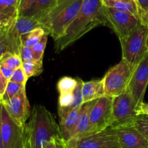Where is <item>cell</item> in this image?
Masks as SVG:
<instances>
[{
	"mask_svg": "<svg viewBox=\"0 0 148 148\" xmlns=\"http://www.w3.org/2000/svg\"><path fill=\"white\" fill-rule=\"evenodd\" d=\"M68 148H121L113 128L66 142Z\"/></svg>",
	"mask_w": 148,
	"mask_h": 148,
	"instance_id": "ba28073f",
	"label": "cell"
},
{
	"mask_svg": "<svg viewBox=\"0 0 148 148\" xmlns=\"http://www.w3.org/2000/svg\"><path fill=\"white\" fill-rule=\"evenodd\" d=\"M104 15L106 17L108 24L119 37V41H122L140 23L139 19L129 12H123L113 8H102Z\"/></svg>",
	"mask_w": 148,
	"mask_h": 148,
	"instance_id": "9c48e42d",
	"label": "cell"
},
{
	"mask_svg": "<svg viewBox=\"0 0 148 148\" xmlns=\"http://www.w3.org/2000/svg\"><path fill=\"white\" fill-rule=\"evenodd\" d=\"M147 47L148 49V36H147Z\"/></svg>",
	"mask_w": 148,
	"mask_h": 148,
	"instance_id": "ab89813d",
	"label": "cell"
},
{
	"mask_svg": "<svg viewBox=\"0 0 148 148\" xmlns=\"http://www.w3.org/2000/svg\"><path fill=\"white\" fill-rule=\"evenodd\" d=\"M139 8V13L145 12L148 10V0H136Z\"/></svg>",
	"mask_w": 148,
	"mask_h": 148,
	"instance_id": "836d02e7",
	"label": "cell"
},
{
	"mask_svg": "<svg viewBox=\"0 0 148 148\" xmlns=\"http://www.w3.org/2000/svg\"><path fill=\"white\" fill-rule=\"evenodd\" d=\"M0 102H1V100H0Z\"/></svg>",
	"mask_w": 148,
	"mask_h": 148,
	"instance_id": "60d3db41",
	"label": "cell"
},
{
	"mask_svg": "<svg viewBox=\"0 0 148 148\" xmlns=\"http://www.w3.org/2000/svg\"><path fill=\"white\" fill-rule=\"evenodd\" d=\"M102 8V0H83L76 18L64 35L55 41L56 52L65 49L97 26L108 23Z\"/></svg>",
	"mask_w": 148,
	"mask_h": 148,
	"instance_id": "6da1fadb",
	"label": "cell"
},
{
	"mask_svg": "<svg viewBox=\"0 0 148 148\" xmlns=\"http://www.w3.org/2000/svg\"><path fill=\"white\" fill-rule=\"evenodd\" d=\"M95 101L93 100L84 103L81 107L73 139L83 137L89 135V113H90L91 108L93 105Z\"/></svg>",
	"mask_w": 148,
	"mask_h": 148,
	"instance_id": "2e32d148",
	"label": "cell"
},
{
	"mask_svg": "<svg viewBox=\"0 0 148 148\" xmlns=\"http://www.w3.org/2000/svg\"><path fill=\"white\" fill-rule=\"evenodd\" d=\"M21 46L11 36L8 28L0 36V59L6 52L20 55Z\"/></svg>",
	"mask_w": 148,
	"mask_h": 148,
	"instance_id": "44dd1931",
	"label": "cell"
},
{
	"mask_svg": "<svg viewBox=\"0 0 148 148\" xmlns=\"http://www.w3.org/2000/svg\"><path fill=\"white\" fill-rule=\"evenodd\" d=\"M0 148H4L3 140H2V133H1V129H0Z\"/></svg>",
	"mask_w": 148,
	"mask_h": 148,
	"instance_id": "74e56055",
	"label": "cell"
},
{
	"mask_svg": "<svg viewBox=\"0 0 148 148\" xmlns=\"http://www.w3.org/2000/svg\"><path fill=\"white\" fill-rule=\"evenodd\" d=\"M22 67L28 79L39 76L43 72V61H28L23 62Z\"/></svg>",
	"mask_w": 148,
	"mask_h": 148,
	"instance_id": "cb8c5ba5",
	"label": "cell"
},
{
	"mask_svg": "<svg viewBox=\"0 0 148 148\" xmlns=\"http://www.w3.org/2000/svg\"><path fill=\"white\" fill-rule=\"evenodd\" d=\"M113 128L121 148H148V142L134 126Z\"/></svg>",
	"mask_w": 148,
	"mask_h": 148,
	"instance_id": "4fadbf2b",
	"label": "cell"
},
{
	"mask_svg": "<svg viewBox=\"0 0 148 148\" xmlns=\"http://www.w3.org/2000/svg\"></svg>",
	"mask_w": 148,
	"mask_h": 148,
	"instance_id": "7bdbcfd3",
	"label": "cell"
},
{
	"mask_svg": "<svg viewBox=\"0 0 148 148\" xmlns=\"http://www.w3.org/2000/svg\"><path fill=\"white\" fill-rule=\"evenodd\" d=\"M48 35H45L39 42H37L35 45L32 47L33 55H34V61H43L44 53L46 48L47 42Z\"/></svg>",
	"mask_w": 148,
	"mask_h": 148,
	"instance_id": "4316f807",
	"label": "cell"
},
{
	"mask_svg": "<svg viewBox=\"0 0 148 148\" xmlns=\"http://www.w3.org/2000/svg\"><path fill=\"white\" fill-rule=\"evenodd\" d=\"M0 69H1V71H2V74L5 76V77L6 78L8 81L10 80L14 71H12L10 68H7V67L3 66V65H0Z\"/></svg>",
	"mask_w": 148,
	"mask_h": 148,
	"instance_id": "e575fe53",
	"label": "cell"
},
{
	"mask_svg": "<svg viewBox=\"0 0 148 148\" xmlns=\"http://www.w3.org/2000/svg\"><path fill=\"white\" fill-rule=\"evenodd\" d=\"M1 102L12 120L18 126L23 127L31 115V108L25 89L11 99Z\"/></svg>",
	"mask_w": 148,
	"mask_h": 148,
	"instance_id": "7c38bea8",
	"label": "cell"
},
{
	"mask_svg": "<svg viewBox=\"0 0 148 148\" xmlns=\"http://www.w3.org/2000/svg\"><path fill=\"white\" fill-rule=\"evenodd\" d=\"M5 29H6V28H3L2 27L0 26V36L2 35V34L4 32V31H5Z\"/></svg>",
	"mask_w": 148,
	"mask_h": 148,
	"instance_id": "f35d334b",
	"label": "cell"
},
{
	"mask_svg": "<svg viewBox=\"0 0 148 148\" xmlns=\"http://www.w3.org/2000/svg\"><path fill=\"white\" fill-rule=\"evenodd\" d=\"M137 114L139 115H145L148 116V103L142 102L140 106L137 109Z\"/></svg>",
	"mask_w": 148,
	"mask_h": 148,
	"instance_id": "d590c367",
	"label": "cell"
},
{
	"mask_svg": "<svg viewBox=\"0 0 148 148\" xmlns=\"http://www.w3.org/2000/svg\"><path fill=\"white\" fill-rule=\"evenodd\" d=\"M25 89V86H24V85L19 84L15 83V82H9L8 84V86H7L5 94L2 97V102L11 99L12 97L16 96L18 94L22 92Z\"/></svg>",
	"mask_w": 148,
	"mask_h": 148,
	"instance_id": "484cf974",
	"label": "cell"
},
{
	"mask_svg": "<svg viewBox=\"0 0 148 148\" xmlns=\"http://www.w3.org/2000/svg\"><path fill=\"white\" fill-rule=\"evenodd\" d=\"M102 4L107 8L129 12L139 20V8L135 0H102Z\"/></svg>",
	"mask_w": 148,
	"mask_h": 148,
	"instance_id": "d6986e66",
	"label": "cell"
},
{
	"mask_svg": "<svg viewBox=\"0 0 148 148\" xmlns=\"http://www.w3.org/2000/svg\"><path fill=\"white\" fill-rule=\"evenodd\" d=\"M133 126L140 132L141 134L148 142V116L145 115L137 116Z\"/></svg>",
	"mask_w": 148,
	"mask_h": 148,
	"instance_id": "83f0119b",
	"label": "cell"
},
{
	"mask_svg": "<svg viewBox=\"0 0 148 148\" xmlns=\"http://www.w3.org/2000/svg\"><path fill=\"white\" fill-rule=\"evenodd\" d=\"M80 108L71 111L65 117L60 119V130L62 139L65 142L73 139L79 118Z\"/></svg>",
	"mask_w": 148,
	"mask_h": 148,
	"instance_id": "9a60e30c",
	"label": "cell"
},
{
	"mask_svg": "<svg viewBox=\"0 0 148 148\" xmlns=\"http://www.w3.org/2000/svg\"><path fill=\"white\" fill-rule=\"evenodd\" d=\"M14 31L19 36L38 28H42L39 20L31 17L19 15L12 25Z\"/></svg>",
	"mask_w": 148,
	"mask_h": 148,
	"instance_id": "ffe728a7",
	"label": "cell"
},
{
	"mask_svg": "<svg viewBox=\"0 0 148 148\" xmlns=\"http://www.w3.org/2000/svg\"><path fill=\"white\" fill-rule=\"evenodd\" d=\"M36 0H18V12L19 15L28 9Z\"/></svg>",
	"mask_w": 148,
	"mask_h": 148,
	"instance_id": "d6a6232c",
	"label": "cell"
},
{
	"mask_svg": "<svg viewBox=\"0 0 148 148\" xmlns=\"http://www.w3.org/2000/svg\"><path fill=\"white\" fill-rule=\"evenodd\" d=\"M78 79L69 77V76L62 77V79H60L57 84V88L59 92V95L73 92L76 89Z\"/></svg>",
	"mask_w": 148,
	"mask_h": 148,
	"instance_id": "d4e9b609",
	"label": "cell"
},
{
	"mask_svg": "<svg viewBox=\"0 0 148 148\" xmlns=\"http://www.w3.org/2000/svg\"><path fill=\"white\" fill-rule=\"evenodd\" d=\"M28 80V79L27 77L25 71H24L23 68L22 66H21L13 71L12 77H11L10 80L9 82H15V83L19 84L26 86V83Z\"/></svg>",
	"mask_w": 148,
	"mask_h": 148,
	"instance_id": "f1b7e54d",
	"label": "cell"
},
{
	"mask_svg": "<svg viewBox=\"0 0 148 148\" xmlns=\"http://www.w3.org/2000/svg\"><path fill=\"white\" fill-rule=\"evenodd\" d=\"M18 16V0H0V26L9 28Z\"/></svg>",
	"mask_w": 148,
	"mask_h": 148,
	"instance_id": "5bb4252c",
	"label": "cell"
},
{
	"mask_svg": "<svg viewBox=\"0 0 148 148\" xmlns=\"http://www.w3.org/2000/svg\"><path fill=\"white\" fill-rule=\"evenodd\" d=\"M135 1H136V0H135Z\"/></svg>",
	"mask_w": 148,
	"mask_h": 148,
	"instance_id": "b9f144b4",
	"label": "cell"
},
{
	"mask_svg": "<svg viewBox=\"0 0 148 148\" xmlns=\"http://www.w3.org/2000/svg\"><path fill=\"white\" fill-rule=\"evenodd\" d=\"M134 69L128 62L121 60L112 67L104 76L105 96L115 97L127 89Z\"/></svg>",
	"mask_w": 148,
	"mask_h": 148,
	"instance_id": "5b68a950",
	"label": "cell"
},
{
	"mask_svg": "<svg viewBox=\"0 0 148 148\" xmlns=\"http://www.w3.org/2000/svg\"><path fill=\"white\" fill-rule=\"evenodd\" d=\"M83 0H57L50 10L39 20L42 28L55 41L64 35L76 18Z\"/></svg>",
	"mask_w": 148,
	"mask_h": 148,
	"instance_id": "3957f363",
	"label": "cell"
},
{
	"mask_svg": "<svg viewBox=\"0 0 148 148\" xmlns=\"http://www.w3.org/2000/svg\"><path fill=\"white\" fill-rule=\"evenodd\" d=\"M0 129L4 148H24L23 127L18 126L0 102Z\"/></svg>",
	"mask_w": 148,
	"mask_h": 148,
	"instance_id": "30bf717a",
	"label": "cell"
},
{
	"mask_svg": "<svg viewBox=\"0 0 148 148\" xmlns=\"http://www.w3.org/2000/svg\"><path fill=\"white\" fill-rule=\"evenodd\" d=\"M22 60L18 55L6 52L3 55L2 58L0 59V65L10 68L12 71H15L19 67L22 66Z\"/></svg>",
	"mask_w": 148,
	"mask_h": 148,
	"instance_id": "603a6c76",
	"label": "cell"
},
{
	"mask_svg": "<svg viewBox=\"0 0 148 148\" xmlns=\"http://www.w3.org/2000/svg\"><path fill=\"white\" fill-rule=\"evenodd\" d=\"M137 116L136 105L128 89L113 97V123L110 127L133 126Z\"/></svg>",
	"mask_w": 148,
	"mask_h": 148,
	"instance_id": "8992f818",
	"label": "cell"
},
{
	"mask_svg": "<svg viewBox=\"0 0 148 148\" xmlns=\"http://www.w3.org/2000/svg\"><path fill=\"white\" fill-rule=\"evenodd\" d=\"M148 85V52L132 72L127 89L138 108L144 102V97Z\"/></svg>",
	"mask_w": 148,
	"mask_h": 148,
	"instance_id": "8fae6325",
	"label": "cell"
},
{
	"mask_svg": "<svg viewBox=\"0 0 148 148\" xmlns=\"http://www.w3.org/2000/svg\"><path fill=\"white\" fill-rule=\"evenodd\" d=\"M113 123V97L104 96L96 99L89 113V134L110 127Z\"/></svg>",
	"mask_w": 148,
	"mask_h": 148,
	"instance_id": "52a82bcc",
	"label": "cell"
},
{
	"mask_svg": "<svg viewBox=\"0 0 148 148\" xmlns=\"http://www.w3.org/2000/svg\"><path fill=\"white\" fill-rule=\"evenodd\" d=\"M104 96H105V87H104L103 79L84 82L82 86V97H83L84 103L96 100Z\"/></svg>",
	"mask_w": 148,
	"mask_h": 148,
	"instance_id": "e0dca14e",
	"label": "cell"
},
{
	"mask_svg": "<svg viewBox=\"0 0 148 148\" xmlns=\"http://www.w3.org/2000/svg\"><path fill=\"white\" fill-rule=\"evenodd\" d=\"M43 148H68L62 136H55L48 141Z\"/></svg>",
	"mask_w": 148,
	"mask_h": 148,
	"instance_id": "f546056e",
	"label": "cell"
},
{
	"mask_svg": "<svg viewBox=\"0 0 148 148\" xmlns=\"http://www.w3.org/2000/svg\"><path fill=\"white\" fill-rule=\"evenodd\" d=\"M56 1L57 0H36L28 9L20 15L31 17L39 21L50 10Z\"/></svg>",
	"mask_w": 148,
	"mask_h": 148,
	"instance_id": "ac0fdd59",
	"label": "cell"
},
{
	"mask_svg": "<svg viewBox=\"0 0 148 148\" xmlns=\"http://www.w3.org/2000/svg\"><path fill=\"white\" fill-rule=\"evenodd\" d=\"M20 57H21L23 62H28V61H34L32 47L23 46L22 45L21 50H20Z\"/></svg>",
	"mask_w": 148,
	"mask_h": 148,
	"instance_id": "4dcf8cb0",
	"label": "cell"
},
{
	"mask_svg": "<svg viewBox=\"0 0 148 148\" xmlns=\"http://www.w3.org/2000/svg\"><path fill=\"white\" fill-rule=\"evenodd\" d=\"M139 21L141 24L148 28V10L139 14Z\"/></svg>",
	"mask_w": 148,
	"mask_h": 148,
	"instance_id": "8d00e7d4",
	"label": "cell"
},
{
	"mask_svg": "<svg viewBox=\"0 0 148 148\" xmlns=\"http://www.w3.org/2000/svg\"><path fill=\"white\" fill-rule=\"evenodd\" d=\"M24 148H43L55 136H61L59 125L45 107L36 105L28 123L23 126Z\"/></svg>",
	"mask_w": 148,
	"mask_h": 148,
	"instance_id": "7a4b0ae2",
	"label": "cell"
},
{
	"mask_svg": "<svg viewBox=\"0 0 148 148\" xmlns=\"http://www.w3.org/2000/svg\"><path fill=\"white\" fill-rule=\"evenodd\" d=\"M8 82H9V81L5 77V76L1 71V69H0V100H1V102H2V97H3L5 90H6Z\"/></svg>",
	"mask_w": 148,
	"mask_h": 148,
	"instance_id": "1f68e13d",
	"label": "cell"
},
{
	"mask_svg": "<svg viewBox=\"0 0 148 148\" xmlns=\"http://www.w3.org/2000/svg\"><path fill=\"white\" fill-rule=\"evenodd\" d=\"M48 35L45 30L42 28H38L30 32L26 33L25 34H23L21 36V44L23 46L29 47H32L34 45H35L37 42H39L40 39L45 35Z\"/></svg>",
	"mask_w": 148,
	"mask_h": 148,
	"instance_id": "7402d4cb",
	"label": "cell"
},
{
	"mask_svg": "<svg viewBox=\"0 0 148 148\" xmlns=\"http://www.w3.org/2000/svg\"><path fill=\"white\" fill-rule=\"evenodd\" d=\"M148 28L139 23L126 38L120 41L122 48V60L133 69L140 62L148 52L147 39Z\"/></svg>",
	"mask_w": 148,
	"mask_h": 148,
	"instance_id": "277c9868",
	"label": "cell"
}]
</instances>
